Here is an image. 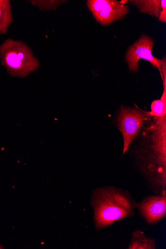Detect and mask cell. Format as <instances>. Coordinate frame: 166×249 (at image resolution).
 I'll return each mask as SVG.
<instances>
[{
	"instance_id": "cell-7",
	"label": "cell",
	"mask_w": 166,
	"mask_h": 249,
	"mask_svg": "<svg viewBox=\"0 0 166 249\" xmlns=\"http://www.w3.org/2000/svg\"><path fill=\"white\" fill-rule=\"evenodd\" d=\"M10 0H0V34L6 35L13 22Z\"/></svg>"
},
{
	"instance_id": "cell-9",
	"label": "cell",
	"mask_w": 166,
	"mask_h": 249,
	"mask_svg": "<svg viewBox=\"0 0 166 249\" xmlns=\"http://www.w3.org/2000/svg\"><path fill=\"white\" fill-rule=\"evenodd\" d=\"M155 240L147 238L144 233L138 230L134 232L129 249H154Z\"/></svg>"
},
{
	"instance_id": "cell-10",
	"label": "cell",
	"mask_w": 166,
	"mask_h": 249,
	"mask_svg": "<svg viewBox=\"0 0 166 249\" xmlns=\"http://www.w3.org/2000/svg\"><path fill=\"white\" fill-rule=\"evenodd\" d=\"M32 5L37 7L41 11L55 10L61 4L67 2L65 1H55V0H49V1H29Z\"/></svg>"
},
{
	"instance_id": "cell-3",
	"label": "cell",
	"mask_w": 166,
	"mask_h": 249,
	"mask_svg": "<svg viewBox=\"0 0 166 249\" xmlns=\"http://www.w3.org/2000/svg\"><path fill=\"white\" fill-rule=\"evenodd\" d=\"M148 116V112L139 109L122 107L118 117V125L124 138L123 155L128 150Z\"/></svg>"
},
{
	"instance_id": "cell-11",
	"label": "cell",
	"mask_w": 166,
	"mask_h": 249,
	"mask_svg": "<svg viewBox=\"0 0 166 249\" xmlns=\"http://www.w3.org/2000/svg\"><path fill=\"white\" fill-rule=\"evenodd\" d=\"M166 102L161 100L154 101L151 105V111L148 115L156 117H163L166 115Z\"/></svg>"
},
{
	"instance_id": "cell-1",
	"label": "cell",
	"mask_w": 166,
	"mask_h": 249,
	"mask_svg": "<svg viewBox=\"0 0 166 249\" xmlns=\"http://www.w3.org/2000/svg\"><path fill=\"white\" fill-rule=\"evenodd\" d=\"M0 61L13 77L25 78L36 71L40 64L29 45L8 38L0 45Z\"/></svg>"
},
{
	"instance_id": "cell-4",
	"label": "cell",
	"mask_w": 166,
	"mask_h": 249,
	"mask_svg": "<svg viewBox=\"0 0 166 249\" xmlns=\"http://www.w3.org/2000/svg\"><path fill=\"white\" fill-rule=\"evenodd\" d=\"M87 5L94 19L104 26L122 19L129 12V7L116 0H88Z\"/></svg>"
},
{
	"instance_id": "cell-12",
	"label": "cell",
	"mask_w": 166,
	"mask_h": 249,
	"mask_svg": "<svg viewBox=\"0 0 166 249\" xmlns=\"http://www.w3.org/2000/svg\"><path fill=\"white\" fill-rule=\"evenodd\" d=\"M161 8L162 10L160 13L158 18L159 21L166 22V0H161Z\"/></svg>"
},
{
	"instance_id": "cell-5",
	"label": "cell",
	"mask_w": 166,
	"mask_h": 249,
	"mask_svg": "<svg viewBox=\"0 0 166 249\" xmlns=\"http://www.w3.org/2000/svg\"><path fill=\"white\" fill-rule=\"evenodd\" d=\"M154 44L155 41L151 37L143 34L129 47L125 59L130 71H138V61L142 59L156 67L161 74L162 60L154 57L152 53Z\"/></svg>"
},
{
	"instance_id": "cell-6",
	"label": "cell",
	"mask_w": 166,
	"mask_h": 249,
	"mask_svg": "<svg viewBox=\"0 0 166 249\" xmlns=\"http://www.w3.org/2000/svg\"><path fill=\"white\" fill-rule=\"evenodd\" d=\"M136 208L148 224L157 223L166 215V193L159 196H147L137 203Z\"/></svg>"
},
{
	"instance_id": "cell-8",
	"label": "cell",
	"mask_w": 166,
	"mask_h": 249,
	"mask_svg": "<svg viewBox=\"0 0 166 249\" xmlns=\"http://www.w3.org/2000/svg\"><path fill=\"white\" fill-rule=\"evenodd\" d=\"M129 2L141 13L159 18L162 10L161 0H132Z\"/></svg>"
},
{
	"instance_id": "cell-2",
	"label": "cell",
	"mask_w": 166,
	"mask_h": 249,
	"mask_svg": "<svg viewBox=\"0 0 166 249\" xmlns=\"http://www.w3.org/2000/svg\"><path fill=\"white\" fill-rule=\"evenodd\" d=\"M92 200L97 229L100 230L115 221L134 215V211L124 208L117 202L112 187L97 189L94 192Z\"/></svg>"
}]
</instances>
